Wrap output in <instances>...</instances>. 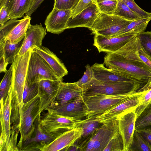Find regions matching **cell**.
I'll return each mask as SVG.
<instances>
[{"instance_id": "5", "label": "cell", "mask_w": 151, "mask_h": 151, "mask_svg": "<svg viewBox=\"0 0 151 151\" xmlns=\"http://www.w3.org/2000/svg\"><path fill=\"white\" fill-rule=\"evenodd\" d=\"M32 50L24 55H17L11 66L12 68V84L10 93L17 97L20 105L22 107L24 103L23 96L24 89L29 61Z\"/></svg>"}, {"instance_id": "25", "label": "cell", "mask_w": 151, "mask_h": 151, "mask_svg": "<svg viewBox=\"0 0 151 151\" xmlns=\"http://www.w3.org/2000/svg\"><path fill=\"white\" fill-rule=\"evenodd\" d=\"M103 124V123L94 119L83 120L80 127L82 130L81 136L74 143L80 151L92 137L96 131Z\"/></svg>"}, {"instance_id": "19", "label": "cell", "mask_w": 151, "mask_h": 151, "mask_svg": "<svg viewBox=\"0 0 151 151\" xmlns=\"http://www.w3.org/2000/svg\"><path fill=\"white\" fill-rule=\"evenodd\" d=\"M137 118L135 111L125 114L118 119L119 129L123 144V151H128L132 142Z\"/></svg>"}, {"instance_id": "2", "label": "cell", "mask_w": 151, "mask_h": 151, "mask_svg": "<svg viewBox=\"0 0 151 151\" xmlns=\"http://www.w3.org/2000/svg\"><path fill=\"white\" fill-rule=\"evenodd\" d=\"M142 84L137 82L122 81L115 83H104L93 78L89 85L83 91V98L85 101L96 94L118 95L136 91Z\"/></svg>"}, {"instance_id": "44", "label": "cell", "mask_w": 151, "mask_h": 151, "mask_svg": "<svg viewBox=\"0 0 151 151\" xmlns=\"http://www.w3.org/2000/svg\"><path fill=\"white\" fill-rule=\"evenodd\" d=\"M135 130L140 134L151 148V126Z\"/></svg>"}, {"instance_id": "7", "label": "cell", "mask_w": 151, "mask_h": 151, "mask_svg": "<svg viewBox=\"0 0 151 151\" xmlns=\"http://www.w3.org/2000/svg\"><path fill=\"white\" fill-rule=\"evenodd\" d=\"M44 79L63 81V79L56 74L42 57L32 51L28 65L26 82L28 85H30Z\"/></svg>"}, {"instance_id": "13", "label": "cell", "mask_w": 151, "mask_h": 151, "mask_svg": "<svg viewBox=\"0 0 151 151\" xmlns=\"http://www.w3.org/2000/svg\"><path fill=\"white\" fill-rule=\"evenodd\" d=\"M47 110L78 120L86 118L89 113L88 108L83 96L65 104L51 106Z\"/></svg>"}, {"instance_id": "22", "label": "cell", "mask_w": 151, "mask_h": 151, "mask_svg": "<svg viewBox=\"0 0 151 151\" xmlns=\"http://www.w3.org/2000/svg\"><path fill=\"white\" fill-rule=\"evenodd\" d=\"M38 53L48 64L60 79L68 73L63 63L56 55L48 48L41 46L35 47L32 50Z\"/></svg>"}, {"instance_id": "37", "label": "cell", "mask_w": 151, "mask_h": 151, "mask_svg": "<svg viewBox=\"0 0 151 151\" xmlns=\"http://www.w3.org/2000/svg\"><path fill=\"white\" fill-rule=\"evenodd\" d=\"M86 70L82 78L76 82L78 85L83 90L89 85L91 81L94 78L93 72L91 66L89 64L86 66Z\"/></svg>"}, {"instance_id": "15", "label": "cell", "mask_w": 151, "mask_h": 151, "mask_svg": "<svg viewBox=\"0 0 151 151\" xmlns=\"http://www.w3.org/2000/svg\"><path fill=\"white\" fill-rule=\"evenodd\" d=\"M72 16V9L62 10L53 7L45 20L47 30L53 34H60L66 29L68 21Z\"/></svg>"}, {"instance_id": "18", "label": "cell", "mask_w": 151, "mask_h": 151, "mask_svg": "<svg viewBox=\"0 0 151 151\" xmlns=\"http://www.w3.org/2000/svg\"><path fill=\"white\" fill-rule=\"evenodd\" d=\"M82 131L80 127L67 130L44 146L41 151H67L68 148L80 137Z\"/></svg>"}, {"instance_id": "45", "label": "cell", "mask_w": 151, "mask_h": 151, "mask_svg": "<svg viewBox=\"0 0 151 151\" xmlns=\"http://www.w3.org/2000/svg\"><path fill=\"white\" fill-rule=\"evenodd\" d=\"M0 26L2 25L10 19L9 13L5 7H0Z\"/></svg>"}, {"instance_id": "27", "label": "cell", "mask_w": 151, "mask_h": 151, "mask_svg": "<svg viewBox=\"0 0 151 151\" xmlns=\"http://www.w3.org/2000/svg\"><path fill=\"white\" fill-rule=\"evenodd\" d=\"M151 20L150 17L134 21L113 37L127 34H139L145 31Z\"/></svg>"}, {"instance_id": "9", "label": "cell", "mask_w": 151, "mask_h": 151, "mask_svg": "<svg viewBox=\"0 0 151 151\" xmlns=\"http://www.w3.org/2000/svg\"><path fill=\"white\" fill-rule=\"evenodd\" d=\"M119 132L117 119L103 123L81 151H103L110 139Z\"/></svg>"}, {"instance_id": "36", "label": "cell", "mask_w": 151, "mask_h": 151, "mask_svg": "<svg viewBox=\"0 0 151 151\" xmlns=\"http://www.w3.org/2000/svg\"><path fill=\"white\" fill-rule=\"evenodd\" d=\"M20 20L11 19L2 25L0 26V44L5 42L8 34Z\"/></svg>"}, {"instance_id": "24", "label": "cell", "mask_w": 151, "mask_h": 151, "mask_svg": "<svg viewBox=\"0 0 151 151\" xmlns=\"http://www.w3.org/2000/svg\"><path fill=\"white\" fill-rule=\"evenodd\" d=\"M34 0H0V7L4 6L10 19L21 18L29 9Z\"/></svg>"}, {"instance_id": "10", "label": "cell", "mask_w": 151, "mask_h": 151, "mask_svg": "<svg viewBox=\"0 0 151 151\" xmlns=\"http://www.w3.org/2000/svg\"><path fill=\"white\" fill-rule=\"evenodd\" d=\"M129 97L104 112L89 119H94L104 123L117 119L129 112L135 111L140 105V95L143 91ZM89 120V119H88Z\"/></svg>"}, {"instance_id": "23", "label": "cell", "mask_w": 151, "mask_h": 151, "mask_svg": "<svg viewBox=\"0 0 151 151\" xmlns=\"http://www.w3.org/2000/svg\"><path fill=\"white\" fill-rule=\"evenodd\" d=\"M91 66L93 72L94 78L101 82L110 83L122 81L137 82L122 76L111 68L105 67L104 64L96 63Z\"/></svg>"}, {"instance_id": "14", "label": "cell", "mask_w": 151, "mask_h": 151, "mask_svg": "<svg viewBox=\"0 0 151 151\" xmlns=\"http://www.w3.org/2000/svg\"><path fill=\"white\" fill-rule=\"evenodd\" d=\"M137 35L125 34L122 36L109 38L101 35H95L93 45L96 47L99 52H114L123 47Z\"/></svg>"}, {"instance_id": "1", "label": "cell", "mask_w": 151, "mask_h": 151, "mask_svg": "<svg viewBox=\"0 0 151 151\" xmlns=\"http://www.w3.org/2000/svg\"><path fill=\"white\" fill-rule=\"evenodd\" d=\"M139 41L138 34L116 52L107 53L104 64L106 68L142 84L151 77V69L139 56Z\"/></svg>"}, {"instance_id": "43", "label": "cell", "mask_w": 151, "mask_h": 151, "mask_svg": "<svg viewBox=\"0 0 151 151\" xmlns=\"http://www.w3.org/2000/svg\"><path fill=\"white\" fill-rule=\"evenodd\" d=\"M93 3L92 0H80L76 6L72 9V16L71 17H75Z\"/></svg>"}, {"instance_id": "11", "label": "cell", "mask_w": 151, "mask_h": 151, "mask_svg": "<svg viewBox=\"0 0 151 151\" xmlns=\"http://www.w3.org/2000/svg\"><path fill=\"white\" fill-rule=\"evenodd\" d=\"M40 115L35 123V129L31 136L19 146L18 151H40L57 137L47 132L42 127L40 122Z\"/></svg>"}, {"instance_id": "3", "label": "cell", "mask_w": 151, "mask_h": 151, "mask_svg": "<svg viewBox=\"0 0 151 151\" xmlns=\"http://www.w3.org/2000/svg\"><path fill=\"white\" fill-rule=\"evenodd\" d=\"M41 112L40 99L38 95L24 104L20 111V137L17 148L31 136L35 129V122Z\"/></svg>"}, {"instance_id": "30", "label": "cell", "mask_w": 151, "mask_h": 151, "mask_svg": "<svg viewBox=\"0 0 151 151\" xmlns=\"http://www.w3.org/2000/svg\"><path fill=\"white\" fill-rule=\"evenodd\" d=\"M114 14L132 20L142 18L132 12L122 0H117V4Z\"/></svg>"}, {"instance_id": "16", "label": "cell", "mask_w": 151, "mask_h": 151, "mask_svg": "<svg viewBox=\"0 0 151 151\" xmlns=\"http://www.w3.org/2000/svg\"><path fill=\"white\" fill-rule=\"evenodd\" d=\"M61 81L49 79L41 80L38 83V95L41 112L46 110L55 99Z\"/></svg>"}, {"instance_id": "40", "label": "cell", "mask_w": 151, "mask_h": 151, "mask_svg": "<svg viewBox=\"0 0 151 151\" xmlns=\"http://www.w3.org/2000/svg\"><path fill=\"white\" fill-rule=\"evenodd\" d=\"M142 46L151 56V31L144 32L138 34Z\"/></svg>"}, {"instance_id": "34", "label": "cell", "mask_w": 151, "mask_h": 151, "mask_svg": "<svg viewBox=\"0 0 151 151\" xmlns=\"http://www.w3.org/2000/svg\"><path fill=\"white\" fill-rule=\"evenodd\" d=\"M151 126V105L147 107L137 117L135 129Z\"/></svg>"}, {"instance_id": "20", "label": "cell", "mask_w": 151, "mask_h": 151, "mask_svg": "<svg viewBox=\"0 0 151 151\" xmlns=\"http://www.w3.org/2000/svg\"><path fill=\"white\" fill-rule=\"evenodd\" d=\"M100 12L96 4L93 3L75 17L70 18L66 29L78 27H86L89 29Z\"/></svg>"}, {"instance_id": "46", "label": "cell", "mask_w": 151, "mask_h": 151, "mask_svg": "<svg viewBox=\"0 0 151 151\" xmlns=\"http://www.w3.org/2000/svg\"><path fill=\"white\" fill-rule=\"evenodd\" d=\"M44 0H34L33 4L25 15L30 17L32 14L35 12Z\"/></svg>"}, {"instance_id": "4", "label": "cell", "mask_w": 151, "mask_h": 151, "mask_svg": "<svg viewBox=\"0 0 151 151\" xmlns=\"http://www.w3.org/2000/svg\"><path fill=\"white\" fill-rule=\"evenodd\" d=\"M134 21L114 14L100 12L89 29L94 35H101L109 38L114 36Z\"/></svg>"}, {"instance_id": "35", "label": "cell", "mask_w": 151, "mask_h": 151, "mask_svg": "<svg viewBox=\"0 0 151 151\" xmlns=\"http://www.w3.org/2000/svg\"><path fill=\"white\" fill-rule=\"evenodd\" d=\"M123 140L119 132L110 139L103 151H123Z\"/></svg>"}, {"instance_id": "41", "label": "cell", "mask_w": 151, "mask_h": 151, "mask_svg": "<svg viewBox=\"0 0 151 151\" xmlns=\"http://www.w3.org/2000/svg\"><path fill=\"white\" fill-rule=\"evenodd\" d=\"M80 0H57L54 7L62 10L72 9Z\"/></svg>"}, {"instance_id": "38", "label": "cell", "mask_w": 151, "mask_h": 151, "mask_svg": "<svg viewBox=\"0 0 151 151\" xmlns=\"http://www.w3.org/2000/svg\"><path fill=\"white\" fill-rule=\"evenodd\" d=\"M38 83L28 85L25 82L23 96L24 104L31 100L38 95Z\"/></svg>"}, {"instance_id": "47", "label": "cell", "mask_w": 151, "mask_h": 151, "mask_svg": "<svg viewBox=\"0 0 151 151\" xmlns=\"http://www.w3.org/2000/svg\"><path fill=\"white\" fill-rule=\"evenodd\" d=\"M8 64L6 62L4 56L0 57V73H6Z\"/></svg>"}, {"instance_id": "6", "label": "cell", "mask_w": 151, "mask_h": 151, "mask_svg": "<svg viewBox=\"0 0 151 151\" xmlns=\"http://www.w3.org/2000/svg\"><path fill=\"white\" fill-rule=\"evenodd\" d=\"M140 92L138 90L121 95H111L99 94L90 97L85 101L89 111L86 119H89L99 115Z\"/></svg>"}, {"instance_id": "29", "label": "cell", "mask_w": 151, "mask_h": 151, "mask_svg": "<svg viewBox=\"0 0 151 151\" xmlns=\"http://www.w3.org/2000/svg\"><path fill=\"white\" fill-rule=\"evenodd\" d=\"M24 38L15 43L12 42L8 40H6L4 47V54L6 62L8 64L12 63L15 56L18 55Z\"/></svg>"}, {"instance_id": "28", "label": "cell", "mask_w": 151, "mask_h": 151, "mask_svg": "<svg viewBox=\"0 0 151 151\" xmlns=\"http://www.w3.org/2000/svg\"><path fill=\"white\" fill-rule=\"evenodd\" d=\"M139 90L142 91L143 93L140 96V105L135 111L137 117L145 109L151 105V77L146 84Z\"/></svg>"}, {"instance_id": "21", "label": "cell", "mask_w": 151, "mask_h": 151, "mask_svg": "<svg viewBox=\"0 0 151 151\" xmlns=\"http://www.w3.org/2000/svg\"><path fill=\"white\" fill-rule=\"evenodd\" d=\"M83 90L76 82L68 83L61 81L57 96L50 107L65 103L83 96Z\"/></svg>"}, {"instance_id": "32", "label": "cell", "mask_w": 151, "mask_h": 151, "mask_svg": "<svg viewBox=\"0 0 151 151\" xmlns=\"http://www.w3.org/2000/svg\"><path fill=\"white\" fill-rule=\"evenodd\" d=\"M12 76V70L11 66L5 73L0 83V101H5L8 95L11 86Z\"/></svg>"}, {"instance_id": "17", "label": "cell", "mask_w": 151, "mask_h": 151, "mask_svg": "<svg viewBox=\"0 0 151 151\" xmlns=\"http://www.w3.org/2000/svg\"><path fill=\"white\" fill-rule=\"evenodd\" d=\"M46 30L41 23L34 25L30 24L18 55H22L35 47L42 46V40L47 34Z\"/></svg>"}, {"instance_id": "12", "label": "cell", "mask_w": 151, "mask_h": 151, "mask_svg": "<svg viewBox=\"0 0 151 151\" xmlns=\"http://www.w3.org/2000/svg\"><path fill=\"white\" fill-rule=\"evenodd\" d=\"M10 99L9 92L5 101H0V151H15L11 139Z\"/></svg>"}, {"instance_id": "31", "label": "cell", "mask_w": 151, "mask_h": 151, "mask_svg": "<svg viewBox=\"0 0 151 151\" xmlns=\"http://www.w3.org/2000/svg\"><path fill=\"white\" fill-rule=\"evenodd\" d=\"M151 151V148L135 129L128 151Z\"/></svg>"}, {"instance_id": "48", "label": "cell", "mask_w": 151, "mask_h": 151, "mask_svg": "<svg viewBox=\"0 0 151 151\" xmlns=\"http://www.w3.org/2000/svg\"><path fill=\"white\" fill-rule=\"evenodd\" d=\"M57 0H54V3L55 4Z\"/></svg>"}, {"instance_id": "26", "label": "cell", "mask_w": 151, "mask_h": 151, "mask_svg": "<svg viewBox=\"0 0 151 151\" xmlns=\"http://www.w3.org/2000/svg\"><path fill=\"white\" fill-rule=\"evenodd\" d=\"M31 18L27 16H24L23 19L15 26L10 32L6 40L12 43L19 42L25 37L26 33L30 24Z\"/></svg>"}, {"instance_id": "39", "label": "cell", "mask_w": 151, "mask_h": 151, "mask_svg": "<svg viewBox=\"0 0 151 151\" xmlns=\"http://www.w3.org/2000/svg\"><path fill=\"white\" fill-rule=\"evenodd\" d=\"M134 13L139 17L143 18L151 17V13L144 11L139 7L134 0H122Z\"/></svg>"}, {"instance_id": "33", "label": "cell", "mask_w": 151, "mask_h": 151, "mask_svg": "<svg viewBox=\"0 0 151 151\" xmlns=\"http://www.w3.org/2000/svg\"><path fill=\"white\" fill-rule=\"evenodd\" d=\"M101 12L114 14L117 4V0H92Z\"/></svg>"}, {"instance_id": "42", "label": "cell", "mask_w": 151, "mask_h": 151, "mask_svg": "<svg viewBox=\"0 0 151 151\" xmlns=\"http://www.w3.org/2000/svg\"><path fill=\"white\" fill-rule=\"evenodd\" d=\"M139 56L143 62L151 69V56L143 48L139 39L138 45Z\"/></svg>"}, {"instance_id": "8", "label": "cell", "mask_w": 151, "mask_h": 151, "mask_svg": "<svg viewBox=\"0 0 151 151\" xmlns=\"http://www.w3.org/2000/svg\"><path fill=\"white\" fill-rule=\"evenodd\" d=\"M40 122L48 132L57 137L67 130L80 127L83 120H78L64 116L47 110Z\"/></svg>"}]
</instances>
